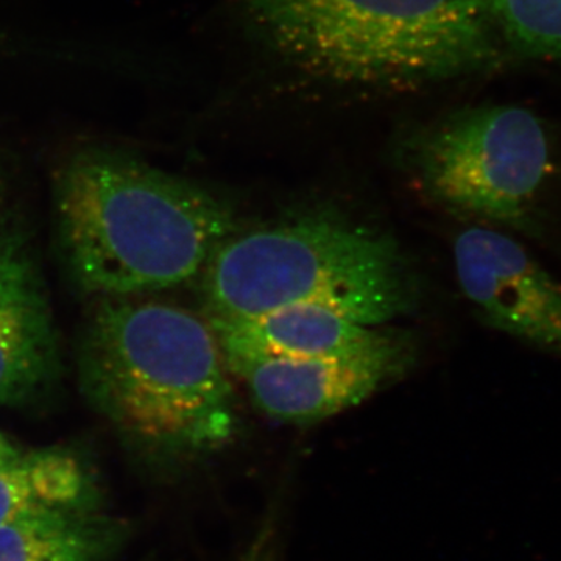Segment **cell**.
I'll use <instances>...</instances> for the list:
<instances>
[{"label":"cell","instance_id":"3","mask_svg":"<svg viewBox=\"0 0 561 561\" xmlns=\"http://www.w3.org/2000/svg\"><path fill=\"white\" fill-rule=\"evenodd\" d=\"M264 43L301 72L350 87L413 90L500 57L485 0H239Z\"/></svg>","mask_w":561,"mask_h":561},{"label":"cell","instance_id":"2","mask_svg":"<svg viewBox=\"0 0 561 561\" xmlns=\"http://www.w3.org/2000/svg\"><path fill=\"white\" fill-rule=\"evenodd\" d=\"M230 375L208 321L169 302L103 301L81 350L90 400L162 451L210 453L234 437Z\"/></svg>","mask_w":561,"mask_h":561},{"label":"cell","instance_id":"12","mask_svg":"<svg viewBox=\"0 0 561 561\" xmlns=\"http://www.w3.org/2000/svg\"><path fill=\"white\" fill-rule=\"evenodd\" d=\"M500 39L526 57L561 61V0H485Z\"/></svg>","mask_w":561,"mask_h":561},{"label":"cell","instance_id":"7","mask_svg":"<svg viewBox=\"0 0 561 561\" xmlns=\"http://www.w3.org/2000/svg\"><path fill=\"white\" fill-rule=\"evenodd\" d=\"M402 343L382 353L334 359L249 357L227 362L249 389L254 404L273 420L319 423L356 408L404 370Z\"/></svg>","mask_w":561,"mask_h":561},{"label":"cell","instance_id":"11","mask_svg":"<svg viewBox=\"0 0 561 561\" xmlns=\"http://www.w3.org/2000/svg\"><path fill=\"white\" fill-rule=\"evenodd\" d=\"M84 478L68 454L38 453L0 467V526L50 508L77 505Z\"/></svg>","mask_w":561,"mask_h":561},{"label":"cell","instance_id":"1","mask_svg":"<svg viewBox=\"0 0 561 561\" xmlns=\"http://www.w3.org/2000/svg\"><path fill=\"white\" fill-rule=\"evenodd\" d=\"M57 206L77 278L110 298L194 279L239 231L234 209L201 184L113 151L76 154Z\"/></svg>","mask_w":561,"mask_h":561},{"label":"cell","instance_id":"13","mask_svg":"<svg viewBox=\"0 0 561 561\" xmlns=\"http://www.w3.org/2000/svg\"><path fill=\"white\" fill-rule=\"evenodd\" d=\"M273 526H265L261 529L256 540L250 546L249 551L242 557L241 561H271L273 553Z\"/></svg>","mask_w":561,"mask_h":561},{"label":"cell","instance_id":"5","mask_svg":"<svg viewBox=\"0 0 561 561\" xmlns=\"http://www.w3.org/2000/svg\"><path fill=\"white\" fill-rule=\"evenodd\" d=\"M412 164L421 190L449 213L552 242L559 227L556 146L534 111H457L420 136Z\"/></svg>","mask_w":561,"mask_h":561},{"label":"cell","instance_id":"4","mask_svg":"<svg viewBox=\"0 0 561 561\" xmlns=\"http://www.w3.org/2000/svg\"><path fill=\"white\" fill-rule=\"evenodd\" d=\"M202 276L206 320L320 306L379 327L415 300L397 242L331 213L239 230L221 243Z\"/></svg>","mask_w":561,"mask_h":561},{"label":"cell","instance_id":"9","mask_svg":"<svg viewBox=\"0 0 561 561\" xmlns=\"http://www.w3.org/2000/svg\"><path fill=\"white\" fill-rule=\"evenodd\" d=\"M57 342L49 306L20 243L0 245V404L27 400L50 381Z\"/></svg>","mask_w":561,"mask_h":561},{"label":"cell","instance_id":"8","mask_svg":"<svg viewBox=\"0 0 561 561\" xmlns=\"http://www.w3.org/2000/svg\"><path fill=\"white\" fill-rule=\"evenodd\" d=\"M206 321L225 360L357 357L382 353L402 343L378 327L320 306H290L243 319Z\"/></svg>","mask_w":561,"mask_h":561},{"label":"cell","instance_id":"14","mask_svg":"<svg viewBox=\"0 0 561 561\" xmlns=\"http://www.w3.org/2000/svg\"><path fill=\"white\" fill-rule=\"evenodd\" d=\"M14 459H18L16 453L10 448L9 443L0 437V467H2V465L10 463V461H13Z\"/></svg>","mask_w":561,"mask_h":561},{"label":"cell","instance_id":"10","mask_svg":"<svg viewBox=\"0 0 561 561\" xmlns=\"http://www.w3.org/2000/svg\"><path fill=\"white\" fill-rule=\"evenodd\" d=\"M117 540L113 523L77 505L0 526V561H102Z\"/></svg>","mask_w":561,"mask_h":561},{"label":"cell","instance_id":"6","mask_svg":"<svg viewBox=\"0 0 561 561\" xmlns=\"http://www.w3.org/2000/svg\"><path fill=\"white\" fill-rule=\"evenodd\" d=\"M465 297L483 323L561 357V283L522 242L493 227H471L454 242Z\"/></svg>","mask_w":561,"mask_h":561}]
</instances>
